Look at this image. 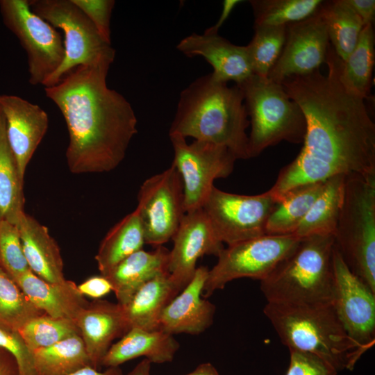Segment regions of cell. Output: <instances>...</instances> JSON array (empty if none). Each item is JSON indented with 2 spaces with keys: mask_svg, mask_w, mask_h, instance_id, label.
Segmentation results:
<instances>
[{
  "mask_svg": "<svg viewBox=\"0 0 375 375\" xmlns=\"http://www.w3.org/2000/svg\"><path fill=\"white\" fill-rule=\"evenodd\" d=\"M0 375H19L15 359L1 347H0Z\"/></svg>",
  "mask_w": 375,
  "mask_h": 375,
  "instance_id": "7bdbcfd3",
  "label": "cell"
},
{
  "mask_svg": "<svg viewBox=\"0 0 375 375\" xmlns=\"http://www.w3.org/2000/svg\"><path fill=\"white\" fill-rule=\"evenodd\" d=\"M169 250L162 246L151 251L142 249L118 263L106 276L117 303L125 306L147 282L168 272Z\"/></svg>",
  "mask_w": 375,
  "mask_h": 375,
  "instance_id": "603a6c76",
  "label": "cell"
},
{
  "mask_svg": "<svg viewBox=\"0 0 375 375\" xmlns=\"http://www.w3.org/2000/svg\"><path fill=\"white\" fill-rule=\"evenodd\" d=\"M8 144L24 182L26 167L44 137L49 117L39 105L13 94H0Z\"/></svg>",
  "mask_w": 375,
  "mask_h": 375,
  "instance_id": "e0dca14e",
  "label": "cell"
},
{
  "mask_svg": "<svg viewBox=\"0 0 375 375\" xmlns=\"http://www.w3.org/2000/svg\"><path fill=\"white\" fill-rule=\"evenodd\" d=\"M180 344L174 335L160 330L149 331L131 328L112 344L103 358L101 365L108 367L144 356L151 363L172 362Z\"/></svg>",
  "mask_w": 375,
  "mask_h": 375,
  "instance_id": "cb8c5ba5",
  "label": "cell"
},
{
  "mask_svg": "<svg viewBox=\"0 0 375 375\" xmlns=\"http://www.w3.org/2000/svg\"><path fill=\"white\" fill-rule=\"evenodd\" d=\"M24 182L8 144L4 118L0 108V220L16 224L24 211Z\"/></svg>",
  "mask_w": 375,
  "mask_h": 375,
  "instance_id": "4dcf8cb0",
  "label": "cell"
},
{
  "mask_svg": "<svg viewBox=\"0 0 375 375\" xmlns=\"http://www.w3.org/2000/svg\"><path fill=\"white\" fill-rule=\"evenodd\" d=\"M69 375H123V372L119 367H108L105 371L101 372L88 366Z\"/></svg>",
  "mask_w": 375,
  "mask_h": 375,
  "instance_id": "ee69618b",
  "label": "cell"
},
{
  "mask_svg": "<svg viewBox=\"0 0 375 375\" xmlns=\"http://www.w3.org/2000/svg\"><path fill=\"white\" fill-rule=\"evenodd\" d=\"M38 375H69L90 366L83 341L76 335L33 351Z\"/></svg>",
  "mask_w": 375,
  "mask_h": 375,
  "instance_id": "1f68e13d",
  "label": "cell"
},
{
  "mask_svg": "<svg viewBox=\"0 0 375 375\" xmlns=\"http://www.w3.org/2000/svg\"><path fill=\"white\" fill-rule=\"evenodd\" d=\"M144 231L136 209L126 215L107 233L95 256L98 269L106 276L118 263L142 249Z\"/></svg>",
  "mask_w": 375,
  "mask_h": 375,
  "instance_id": "484cf974",
  "label": "cell"
},
{
  "mask_svg": "<svg viewBox=\"0 0 375 375\" xmlns=\"http://www.w3.org/2000/svg\"><path fill=\"white\" fill-rule=\"evenodd\" d=\"M238 85L242 90L251 126L248 136L250 158L281 141L303 143L306 121L299 105L281 83L253 74Z\"/></svg>",
  "mask_w": 375,
  "mask_h": 375,
  "instance_id": "8992f818",
  "label": "cell"
},
{
  "mask_svg": "<svg viewBox=\"0 0 375 375\" xmlns=\"http://www.w3.org/2000/svg\"><path fill=\"white\" fill-rule=\"evenodd\" d=\"M0 267L14 281L30 271L17 226L0 220Z\"/></svg>",
  "mask_w": 375,
  "mask_h": 375,
  "instance_id": "8d00e7d4",
  "label": "cell"
},
{
  "mask_svg": "<svg viewBox=\"0 0 375 375\" xmlns=\"http://www.w3.org/2000/svg\"><path fill=\"white\" fill-rule=\"evenodd\" d=\"M83 295L99 299L112 291V285L104 276H92L78 285Z\"/></svg>",
  "mask_w": 375,
  "mask_h": 375,
  "instance_id": "60d3db41",
  "label": "cell"
},
{
  "mask_svg": "<svg viewBox=\"0 0 375 375\" xmlns=\"http://www.w3.org/2000/svg\"><path fill=\"white\" fill-rule=\"evenodd\" d=\"M276 201L269 190L242 195L214 186L202 209L217 238L231 245L266 234L267 222Z\"/></svg>",
  "mask_w": 375,
  "mask_h": 375,
  "instance_id": "7c38bea8",
  "label": "cell"
},
{
  "mask_svg": "<svg viewBox=\"0 0 375 375\" xmlns=\"http://www.w3.org/2000/svg\"><path fill=\"white\" fill-rule=\"evenodd\" d=\"M286 26L254 25V35L246 46L254 74L267 78L283 49Z\"/></svg>",
  "mask_w": 375,
  "mask_h": 375,
  "instance_id": "836d02e7",
  "label": "cell"
},
{
  "mask_svg": "<svg viewBox=\"0 0 375 375\" xmlns=\"http://www.w3.org/2000/svg\"><path fill=\"white\" fill-rule=\"evenodd\" d=\"M332 305L349 338L365 353L375 344V292L347 267L334 245Z\"/></svg>",
  "mask_w": 375,
  "mask_h": 375,
  "instance_id": "5bb4252c",
  "label": "cell"
},
{
  "mask_svg": "<svg viewBox=\"0 0 375 375\" xmlns=\"http://www.w3.org/2000/svg\"><path fill=\"white\" fill-rule=\"evenodd\" d=\"M299 240L293 234H265L228 245L217 256V263L208 270L202 297H209L237 278L264 280L294 249Z\"/></svg>",
  "mask_w": 375,
  "mask_h": 375,
  "instance_id": "9c48e42d",
  "label": "cell"
},
{
  "mask_svg": "<svg viewBox=\"0 0 375 375\" xmlns=\"http://www.w3.org/2000/svg\"><path fill=\"white\" fill-rule=\"evenodd\" d=\"M334 242L333 235L300 238L294 249L260 281L267 302L332 303Z\"/></svg>",
  "mask_w": 375,
  "mask_h": 375,
  "instance_id": "5b68a950",
  "label": "cell"
},
{
  "mask_svg": "<svg viewBox=\"0 0 375 375\" xmlns=\"http://www.w3.org/2000/svg\"><path fill=\"white\" fill-rule=\"evenodd\" d=\"M185 375H219V374L210 362H205L200 364L194 370Z\"/></svg>",
  "mask_w": 375,
  "mask_h": 375,
  "instance_id": "bcb514c9",
  "label": "cell"
},
{
  "mask_svg": "<svg viewBox=\"0 0 375 375\" xmlns=\"http://www.w3.org/2000/svg\"><path fill=\"white\" fill-rule=\"evenodd\" d=\"M176 49L188 58H204L212 67V76L220 81L239 85L253 74L246 46L235 45L210 28L203 34L185 37Z\"/></svg>",
  "mask_w": 375,
  "mask_h": 375,
  "instance_id": "ac0fdd59",
  "label": "cell"
},
{
  "mask_svg": "<svg viewBox=\"0 0 375 375\" xmlns=\"http://www.w3.org/2000/svg\"><path fill=\"white\" fill-rule=\"evenodd\" d=\"M333 237L349 269L375 292V177L345 176Z\"/></svg>",
  "mask_w": 375,
  "mask_h": 375,
  "instance_id": "52a82bcc",
  "label": "cell"
},
{
  "mask_svg": "<svg viewBox=\"0 0 375 375\" xmlns=\"http://www.w3.org/2000/svg\"><path fill=\"white\" fill-rule=\"evenodd\" d=\"M75 322L91 367L98 370L112 342L130 330L123 306L99 299L90 302Z\"/></svg>",
  "mask_w": 375,
  "mask_h": 375,
  "instance_id": "ffe728a7",
  "label": "cell"
},
{
  "mask_svg": "<svg viewBox=\"0 0 375 375\" xmlns=\"http://www.w3.org/2000/svg\"><path fill=\"white\" fill-rule=\"evenodd\" d=\"M345 176L325 181L323 189L293 235L302 238L335 233L344 194Z\"/></svg>",
  "mask_w": 375,
  "mask_h": 375,
  "instance_id": "4316f807",
  "label": "cell"
},
{
  "mask_svg": "<svg viewBox=\"0 0 375 375\" xmlns=\"http://www.w3.org/2000/svg\"><path fill=\"white\" fill-rule=\"evenodd\" d=\"M263 312L283 344L319 356L338 372L353 370L365 353L347 335L332 303L267 302Z\"/></svg>",
  "mask_w": 375,
  "mask_h": 375,
  "instance_id": "277c9868",
  "label": "cell"
},
{
  "mask_svg": "<svg viewBox=\"0 0 375 375\" xmlns=\"http://www.w3.org/2000/svg\"><path fill=\"white\" fill-rule=\"evenodd\" d=\"M324 182L298 186L279 197L268 217L266 234H293L322 192Z\"/></svg>",
  "mask_w": 375,
  "mask_h": 375,
  "instance_id": "83f0119b",
  "label": "cell"
},
{
  "mask_svg": "<svg viewBox=\"0 0 375 375\" xmlns=\"http://www.w3.org/2000/svg\"><path fill=\"white\" fill-rule=\"evenodd\" d=\"M290 364L285 375H337L338 370L314 353L289 349Z\"/></svg>",
  "mask_w": 375,
  "mask_h": 375,
  "instance_id": "ab89813d",
  "label": "cell"
},
{
  "mask_svg": "<svg viewBox=\"0 0 375 375\" xmlns=\"http://www.w3.org/2000/svg\"><path fill=\"white\" fill-rule=\"evenodd\" d=\"M33 12L64 33L65 56L44 88L57 84L80 65L115 60V50L106 42L86 15L72 0H28Z\"/></svg>",
  "mask_w": 375,
  "mask_h": 375,
  "instance_id": "ba28073f",
  "label": "cell"
},
{
  "mask_svg": "<svg viewBox=\"0 0 375 375\" xmlns=\"http://www.w3.org/2000/svg\"><path fill=\"white\" fill-rule=\"evenodd\" d=\"M318 11L331 45L344 61L358 42L365 26L363 22L345 0L324 1Z\"/></svg>",
  "mask_w": 375,
  "mask_h": 375,
  "instance_id": "f1b7e54d",
  "label": "cell"
},
{
  "mask_svg": "<svg viewBox=\"0 0 375 375\" xmlns=\"http://www.w3.org/2000/svg\"><path fill=\"white\" fill-rule=\"evenodd\" d=\"M15 225L31 271L48 282L65 280L59 246L47 227L25 211L20 214Z\"/></svg>",
  "mask_w": 375,
  "mask_h": 375,
  "instance_id": "7402d4cb",
  "label": "cell"
},
{
  "mask_svg": "<svg viewBox=\"0 0 375 375\" xmlns=\"http://www.w3.org/2000/svg\"><path fill=\"white\" fill-rule=\"evenodd\" d=\"M322 0H251L254 25L287 26L317 12Z\"/></svg>",
  "mask_w": 375,
  "mask_h": 375,
  "instance_id": "d6a6232c",
  "label": "cell"
},
{
  "mask_svg": "<svg viewBox=\"0 0 375 375\" xmlns=\"http://www.w3.org/2000/svg\"><path fill=\"white\" fill-rule=\"evenodd\" d=\"M151 362L144 358L126 375H151Z\"/></svg>",
  "mask_w": 375,
  "mask_h": 375,
  "instance_id": "7dc6e473",
  "label": "cell"
},
{
  "mask_svg": "<svg viewBox=\"0 0 375 375\" xmlns=\"http://www.w3.org/2000/svg\"><path fill=\"white\" fill-rule=\"evenodd\" d=\"M374 31L373 24L365 25L358 42L342 61L340 80L344 88L363 100L369 98L374 65Z\"/></svg>",
  "mask_w": 375,
  "mask_h": 375,
  "instance_id": "f546056e",
  "label": "cell"
},
{
  "mask_svg": "<svg viewBox=\"0 0 375 375\" xmlns=\"http://www.w3.org/2000/svg\"><path fill=\"white\" fill-rule=\"evenodd\" d=\"M342 62L329 44L326 75L318 69L281 83L301 108L306 132L299 153L269 190L276 201L294 188L336 175L375 177V124L365 101L342 86Z\"/></svg>",
  "mask_w": 375,
  "mask_h": 375,
  "instance_id": "6da1fadb",
  "label": "cell"
},
{
  "mask_svg": "<svg viewBox=\"0 0 375 375\" xmlns=\"http://www.w3.org/2000/svg\"><path fill=\"white\" fill-rule=\"evenodd\" d=\"M15 281L38 309L54 318L75 322L90 303L72 281L48 282L30 270Z\"/></svg>",
  "mask_w": 375,
  "mask_h": 375,
  "instance_id": "44dd1931",
  "label": "cell"
},
{
  "mask_svg": "<svg viewBox=\"0 0 375 375\" xmlns=\"http://www.w3.org/2000/svg\"><path fill=\"white\" fill-rule=\"evenodd\" d=\"M94 26L101 38L111 44L110 18L114 0H72Z\"/></svg>",
  "mask_w": 375,
  "mask_h": 375,
  "instance_id": "f35d334b",
  "label": "cell"
},
{
  "mask_svg": "<svg viewBox=\"0 0 375 375\" xmlns=\"http://www.w3.org/2000/svg\"><path fill=\"white\" fill-rule=\"evenodd\" d=\"M18 332L32 351L80 335L74 321L54 318L46 314L30 319Z\"/></svg>",
  "mask_w": 375,
  "mask_h": 375,
  "instance_id": "d590c367",
  "label": "cell"
},
{
  "mask_svg": "<svg viewBox=\"0 0 375 375\" xmlns=\"http://www.w3.org/2000/svg\"><path fill=\"white\" fill-rule=\"evenodd\" d=\"M178 294L169 273L147 282L123 306L130 329L137 327L149 331L158 330L162 310Z\"/></svg>",
  "mask_w": 375,
  "mask_h": 375,
  "instance_id": "d4e9b609",
  "label": "cell"
},
{
  "mask_svg": "<svg viewBox=\"0 0 375 375\" xmlns=\"http://www.w3.org/2000/svg\"><path fill=\"white\" fill-rule=\"evenodd\" d=\"M112 60L78 66L44 88L65 121L67 166L74 174L103 173L124 160L138 119L131 103L107 85Z\"/></svg>",
  "mask_w": 375,
  "mask_h": 375,
  "instance_id": "7a4b0ae2",
  "label": "cell"
},
{
  "mask_svg": "<svg viewBox=\"0 0 375 375\" xmlns=\"http://www.w3.org/2000/svg\"><path fill=\"white\" fill-rule=\"evenodd\" d=\"M208 268H197L192 279L162 310L158 330L174 335L186 333L198 335L213 323L216 307L202 297Z\"/></svg>",
  "mask_w": 375,
  "mask_h": 375,
  "instance_id": "d6986e66",
  "label": "cell"
},
{
  "mask_svg": "<svg viewBox=\"0 0 375 375\" xmlns=\"http://www.w3.org/2000/svg\"><path fill=\"white\" fill-rule=\"evenodd\" d=\"M169 135L174 150L172 164L183 184L185 211L202 208L214 181L228 177L237 159L226 147L195 140L188 144L179 135Z\"/></svg>",
  "mask_w": 375,
  "mask_h": 375,
  "instance_id": "8fae6325",
  "label": "cell"
},
{
  "mask_svg": "<svg viewBox=\"0 0 375 375\" xmlns=\"http://www.w3.org/2000/svg\"><path fill=\"white\" fill-rule=\"evenodd\" d=\"M135 209L143 224L145 244L156 247L172 239L185 214L183 181L172 163L143 182Z\"/></svg>",
  "mask_w": 375,
  "mask_h": 375,
  "instance_id": "4fadbf2b",
  "label": "cell"
},
{
  "mask_svg": "<svg viewBox=\"0 0 375 375\" xmlns=\"http://www.w3.org/2000/svg\"><path fill=\"white\" fill-rule=\"evenodd\" d=\"M43 314L0 267V324L18 331L30 319Z\"/></svg>",
  "mask_w": 375,
  "mask_h": 375,
  "instance_id": "e575fe53",
  "label": "cell"
},
{
  "mask_svg": "<svg viewBox=\"0 0 375 375\" xmlns=\"http://www.w3.org/2000/svg\"><path fill=\"white\" fill-rule=\"evenodd\" d=\"M0 347L8 351L15 359L19 375H38L33 351L18 332L0 324Z\"/></svg>",
  "mask_w": 375,
  "mask_h": 375,
  "instance_id": "74e56055",
  "label": "cell"
},
{
  "mask_svg": "<svg viewBox=\"0 0 375 375\" xmlns=\"http://www.w3.org/2000/svg\"><path fill=\"white\" fill-rule=\"evenodd\" d=\"M0 12L27 54L30 84L44 86L64 59L60 33L32 11L28 0H0Z\"/></svg>",
  "mask_w": 375,
  "mask_h": 375,
  "instance_id": "30bf717a",
  "label": "cell"
},
{
  "mask_svg": "<svg viewBox=\"0 0 375 375\" xmlns=\"http://www.w3.org/2000/svg\"><path fill=\"white\" fill-rule=\"evenodd\" d=\"M172 240L168 272L180 293L192 279L199 258L217 257L224 247L202 208L185 212Z\"/></svg>",
  "mask_w": 375,
  "mask_h": 375,
  "instance_id": "2e32d148",
  "label": "cell"
},
{
  "mask_svg": "<svg viewBox=\"0 0 375 375\" xmlns=\"http://www.w3.org/2000/svg\"><path fill=\"white\" fill-rule=\"evenodd\" d=\"M363 22L373 24L375 16L374 0H345Z\"/></svg>",
  "mask_w": 375,
  "mask_h": 375,
  "instance_id": "b9f144b4",
  "label": "cell"
},
{
  "mask_svg": "<svg viewBox=\"0 0 375 375\" xmlns=\"http://www.w3.org/2000/svg\"><path fill=\"white\" fill-rule=\"evenodd\" d=\"M240 2H241V1H239V0L224 1L223 9H222L221 16L218 22L214 26L210 27V28L214 31L218 32L219 28L222 25L224 21L228 18V15H230L231 12L234 8V7Z\"/></svg>",
  "mask_w": 375,
  "mask_h": 375,
  "instance_id": "f6af8a7d",
  "label": "cell"
},
{
  "mask_svg": "<svg viewBox=\"0 0 375 375\" xmlns=\"http://www.w3.org/2000/svg\"><path fill=\"white\" fill-rule=\"evenodd\" d=\"M249 124L241 89L210 73L181 91L169 135L224 146L237 160H245L250 158L246 133Z\"/></svg>",
  "mask_w": 375,
  "mask_h": 375,
  "instance_id": "3957f363",
  "label": "cell"
},
{
  "mask_svg": "<svg viewBox=\"0 0 375 375\" xmlns=\"http://www.w3.org/2000/svg\"><path fill=\"white\" fill-rule=\"evenodd\" d=\"M318 10L305 19L286 26L283 49L268 79L281 83L288 77L310 74L326 62L330 42Z\"/></svg>",
  "mask_w": 375,
  "mask_h": 375,
  "instance_id": "9a60e30c",
  "label": "cell"
}]
</instances>
